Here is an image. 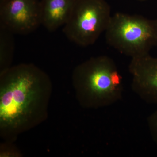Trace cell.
Listing matches in <instances>:
<instances>
[{"instance_id": "cell-1", "label": "cell", "mask_w": 157, "mask_h": 157, "mask_svg": "<svg viewBox=\"0 0 157 157\" xmlns=\"http://www.w3.org/2000/svg\"><path fill=\"white\" fill-rule=\"evenodd\" d=\"M52 85L45 71L32 63L12 66L0 73V136L13 142L44 122Z\"/></svg>"}, {"instance_id": "cell-2", "label": "cell", "mask_w": 157, "mask_h": 157, "mask_svg": "<svg viewBox=\"0 0 157 157\" xmlns=\"http://www.w3.org/2000/svg\"><path fill=\"white\" fill-rule=\"evenodd\" d=\"M72 80L82 108L108 107L122 97V77L113 60L107 56L93 57L78 64L73 70Z\"/></svg>"}, {"instance_id": "cell-3", "label": "cell", "mask_w": 157, "mask_h": 157, "mask_svg": "<svg viewBox=\"0 0 157 157\" xmlns=\"http://www.w3.org/2000/svg\"><path fill=\"white\" fill-rule=\"evenodd\" d=\"M109 46L131 58L149 54L157 46V19L138 14H112L105 32Z\"/></svg>"}, {"instance_id": "cell-4", "label": "cell", "mask_w": 157, "mask_h": 157, "mask_svg": "<svg viewBox=\"0 0 157 157\" xmlns=\"http://www.w3.org/2000/svg\"><path fill=\"white\" fill-rule=\"evenodd\" d=\"M111 16V8L105 0H78L63 32L70 42L87 47L105 33Z\"/></svg>"}, {"instance_id": "cell-5", "label": "cell", "mask_w": 157, "mask_h": 157, "mask_svg": "<svg viewBox=\"0 0 157 157\" xmlns=\"http://www.w3.org/2000/svg\"><path fill=\"white\" fill-rule=\"evenodd\" d=\"M0 25L14 35H27L42 25L39 0L0 1Z\"/></svg>"}, {"instance_id": "cell-6", "label": "cell", "mask_w": 157, "mask_h": 157, "mask_svg": "<svg viewBox=\"0 0 157 157\" xmlns=\"http://www.w3.org/2000/svg\"><path fill=\"white\" fill-rule=\"evenodd\" d=\"M128 70L132 90L145 103L157 104V57L149 54L132 58Z\"/></svg>"}, {"instance_id": "cell-7", "label": "cell", "mask_w": 157, "mask_h": 157, "mask_svg": "<svg viewBox=\"0 0 157 157\" xmlns=\"http://www.w3.org/2000/svg\"><path fill=\"white\" fill-rule=\"evenodd\" d=\"M78 0H42V25L53 32L67 23Z\"/></svg>"}, {"instance_id": "cell-8", "label": "cell", "mask_w": 157, "mask_h": 157, "mask_svg": "<svg viewBox=\"0 0 157 157\" xmlns=\"http://www.w3.org/2000/svg\"><path fill=\"white\" fill-rule=\"evenodd\" d=\"M14 35L0 25V73L12 66L15 47Z\"/></svg>"}, {"instance_id": "cell-9", "label": "cell", "mask_w": 157, "mask_h": 157, "mask_svg": "<svg viewBox=\"0 0 157 157\" xmlns=\"http://www.w3.org/2000/svg\"><path fill=\"white\" fill-rule=\"evenodd\" d=\"M147 123L152 139L157 145V109L149 116Z\"/></svg>"}, {"instance_id": "cell-10", "label": "cell", "mask_w": 157, "mask_h": 157, "mask_svg": "<svg viewBox=\"0 0 157 157\" xmlns=\"http://www.w3.org/2000/svg\"><path fill=\"white\" fill-rule=\"evenodd\" d=\"M12 142H6L2 144L1 149L6 150H1V157H19L21 154L18 152L15 147L13 146Z\"/></svg>"}, {"instance_id": "cell-11", "label": "cell", "mask_w": 157, "mask_h": 157, "mask_svg": "<svg viewBox=\"0 0 157 157\" xmlns=\"http://www.w3.org/2000/svg\"><path fill=\"white\" fill-rule=\"evenodd\" d=\"M136 1H139V2H145V1H148V0H136Z\"/></svg>"}, {"instance_id": "cell-12", "label": "cell", "mask_w": 157, "mask_h": 157, "mask_svg": "<svg viewBox=\"0 0 157 157\" xmlns=\"http://www.w3.org/2000/svg\"><path fill=\"white\" fill-rule=\"evenodd\" d=\"M2 1V0H0V1Z\"/></svg>"}]
</instances>
